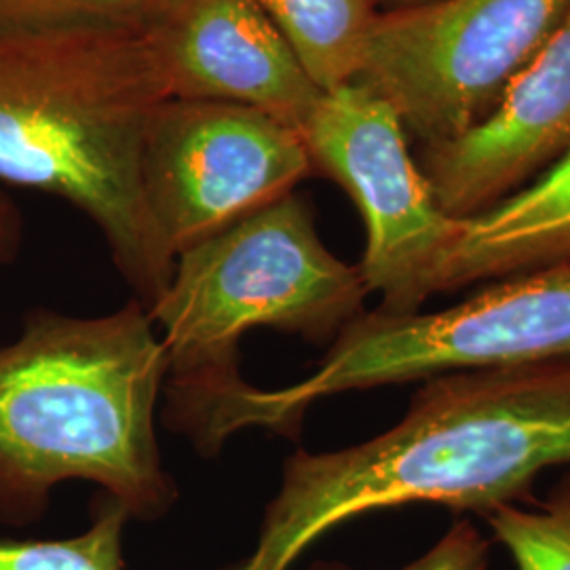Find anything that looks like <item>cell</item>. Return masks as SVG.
<instances>
[{"instance_id": "obj_1", "label": "cell", "mask_w": 570, "mask_h": 570, "mask_svg": "<svg viewBox=\"0 0 570 570\" xmlns=\"http://www.w3.org/2000/svg\"><path fill=\"white\" fill-rule=\"evenodd\" d=\"M556 465H570V360L438 374L383 435L292 454L254 550L223 570H289L330 530L407 503L487 515Z\"/></svg>"}, {"instance_id": "obj_2", "label": "cell", "mask_w": 570, "mask_h": 570, "mask_svg": "<svg viewBox=\"0 0 570 570\" xmlns=\"http://www.w3.org/2000/svg\"><path fill=\"white\" fill-rule=\"evenodd\" d=\"M171 100L148 28L0 37V180L79 207L148 311L174 275L144 197L142 153Z\"/></svg>"}, {"instance_id": "obj_3", "label": "cell", "mask_w": 570, "mask_h": 570, "mask_svg": "<svg viewBox=\"0 0 570 570\" xmlns=\"http://www.w3.org/2000/svg\"><path fill=\"white\" fill-rule=\"evenodd\" d=\"M165 381L140 301L98 320L32 311L0 348V520H37L66 480L102 487L129 518L164 515L176 501L155 435Z\"/></svg>"}, {"instance_id": "obj_4", "label": "cell", "mask_w": 570, "mask_h": 570, "mask_svg": "<svg viewBox=\"0 0 570 570\" xmlns=\"http://www.w3.org/2000/svg\"><path fill=\"white\" fill-rule=\"evenodd\" d=\"M367 294L360 266L327 249L313 207L296 193L180 252L148 311L164 330L174 425L244 381L237 345L245 332L273 327L334 343L366 313Z\"/></svg>"}, {"instance_id": "obj_5", "label": "cell", "mask_w": 570, "mask_h": 570, "mask_svg": "<svg viewBox=\"0 0 570 570\" xmlns=\"http://www.w3.org/2000/svg\"><path fill=\"white\" fill-rule=\"evenodd\" d=\"M558 360H570V263L487 282L444 311H366L301 383L265 391L244 381L216 395L199 412L193 440L209 454L239 429L294 435L306 407L327 395L428 381L454 370Z\"/></svg>"}, {"instance_id": "obj_6", "label": "cell", "mask_w": 570, "mask_h": 570, "mask_svg": "<svg viewBox=\"0 0 570 570\" xmlns=\"http://www.w3.org/2000/svg\"><path fill=\"white\" fill-rule=\"evenodd\" d=\"M570 0H433L381 11L355 82L407 138L450 140L482 121L569 20Z\"/></svg>"}, {"instance_id": "obj_7", "label": "cell", "mask_w": 570, "mask_h": 570, "mask_svg": "<svg viewBox=\"0 0 570 570\" xmlns=\"http://www.w3.org/2000/svg\"><path fill=\"white\" fill-rule=\"evenodd\" d=\"M313 174L338 184L366 226L360 273L376 311L412 315L444 294L461 220L438 205L395 110L360 82L324 94L301 129Z\"/></svg>"}, {"instance_id": "obj_8", "label": "cell", "mask_w": 570, "mask_h": 570, "mask_svg": "<svg viewBox=\"0 0 570 570\" xmlns=\"http://www.w3.org/2000/svg\"><path fill=\"white\" fill-rule=\"evenodd\" d=\"M311 174L296 129L239 104L171 98L144 142V197L174 258Z\"/></svg>"}, {"instance_id": "obj_9", "label": "cell", "mask_w": 570, "mask_h": 570, "mask_svg": "<svg viewBox=\"0 0 570 570\" xmlns=\"http://www.w3.org/2000/svg\"><path fill=\"white\" fill-rule=\"evenodd\" d=\"M148 35L171 98L239 104L298 134L324 98L256 0H169Z\"/></svg>"}, {"instance_id": "obj_10", "label": "cell", "mask_w": 570, "mask_h": 570, "mask_svg": "<svg viewBox=\"0 0 570 570\" xmlns=\"http://www.w3.org/2000/svg\"><path fill=\"white\" fill-rule=\"evenodd\" d=\"M569 150L570 16L482 121L421 146L416 164L444 214L468 220L524 188Z\"/></svg>"}, {"instance_id": "obj_11", "label": "cell", "mask_w": 570, "mask_h": 570, "mask_svg": "<svg viewBox=\"0 0 570 570\" xmlns=\"http://www.w3.org/2000/svg\"><path fill=\"white\" fill-rule=\"evenodd\" d=\"M570 263V150L534 183L461 220L444 292Z\"/></svg>"}, {"instance_id": "obj_12", "label": "cell", "mask_w": 570, "mask_h": 570, "mask_svg": "<svg viewBox=\"0 0 570 570\" xmlns=\"http://www.w3.org/2000/svg\"><path fill=\"white\" fill-rule=\"evenodd\" d=\"M313 82L330 94L355 82L372 26L374 0H256Z\"/></svg>"}, {"instance_id": "obj_13", "label": "cell", "mask_w": 570, "mask_h": 570, "mask_svg": "<svg viewBox=\"0 0 570 570\" xmlns=\"http://www.w3.org/2000/svg\"><path fill=\"white\" fill-rule=\"evenodd\" d=\"M129 513L106 499L85 532L70 539H0V570H125L122 532Z\"/></svg>"}, {"instance_id": "obj_14", "label": "cell", "mask_w": 570, "mask_h": 570, "mask_svg": "<svg viewBox=\"0 0 570 570\" xmlns=\"http://www.w3.org/2000/svg\"><path fill=\"white\" fill-rule=\"evenodd\" d=\"M484 518L515 570H570V475L551 489L539 510L499 505Z\"/></svg>"}, {"instance_id": "obj_15", "label": "cell", "mask_w": 570, "mask_h": 570, "mask_svg": "<svg viewBox=\"0 0 570 570\" xmlns=\"http://www.w3.org/2000/svg\"><path fill=\"white\" fill-rule=\"evenodd\" d=\"M169 0H0V37L72 26L148 28Z\"/></svg>"}, {"instance_id": "obj_16", "label": "cell", "mask_w": 570, "mask_h": 570, "mask_svg": "<svg viewBox=\"0 0 570 570\" xmlns=\"http://www.w3.org/2000/svg\"><path fill=\"white\" fill-rule=\"evenodd\" d=\"M490 541L469 520L452 529L421 558L402 570H489ZM311 570H351L338 562H317Z\"/></svg>"}, {"instance_id": "obj_17", "label": "cell", "mask_w": 570, "mask_h": 570, "mask_svg": "<svg viewBox=\"0 0 570 570\" xmlns=\"http://www.w3.org/2000/svg\"><path fill=\"white\" fill-rule=\"evenodd\" d=\"M21 237V220L18 209L0 193V261H9Z\"/></svg>"}, {"instance_id": "obj_18", "label": "cell", "mask_w": 570, "mask_h": 570, "mask_svg": "<svg viewBox=\"0 0 570 570\" xmlns=\"http://www.w3.org/2000/svg\"><path fill=\"white\" fill-rule=\"evenodd\" d=\"M428 2H433V0H374V4L376 7H385V11L419 7V4H428Z\"/></svg>"}]
</instances>
